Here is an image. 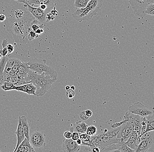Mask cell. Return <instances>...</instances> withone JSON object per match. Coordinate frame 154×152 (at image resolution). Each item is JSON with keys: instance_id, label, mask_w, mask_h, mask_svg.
Returning <instances> with one entry per match:
<instances>
[{"instance_id": "1", "label": "cell", "mask_w": 154, "mask_h": 152, "mask_svg": "<svg viewBox=\"0 0 154 152\" xmlns=\"http://www.w3.org/2000/svg\"><path fill=\"white\" fill-rule=\"evenodd\" d=\"M34 17L29 11L18 10L12 12L5 21L7 30L12 34L14 41L19 44L28 41V31Z\"/></svg>"}, {"instance_id": "2", "label": "cell", "mask_w": 154, "mask_h": 152, "mask_svg": "<svg viewBox=\"0 0 154 152\" xmlns=\"http://www.w3.org/2000/svg\"><path fill=\"white\" fill-rule=\"evenodd\" d=\"M57 79H53L44 73L38 74L30 69L25 80V84L32 83L36 86L35 96L42 97L51 87Z\"/></svg>"}, {"instance_id": "3", "label": "cell", "mask_w": 154, "mask_h": 152, "mask_svg": "<svg viewBox=\"0 0 154 152\" xmlns=\"http://www.w3.org/2000/svg\"><path fill=\"white\" fill-rule=\"evenodd\" d=\"M102 5V0H90L84 8H76L72 13V17L79 22L90 20L100 11Z\"/></svg>"}, {"instance_id": "4", "label": "cell", "mask_w": 154, "mask_h": 152, "mask_svg": "<svg viewBox=\"0 0 154 152\" xmlns=\"http://www.w3.org/2000/svg\"><path fill=\"white\" fill-rule=\"evenodd\" d=\"M119 129V128L112 129L102 134L91 136L94 146L100 147L101 151L105 147L120 142V139L117 137Z\"/></svg>"}, {"instance_id": "5", "label": "cell", "mask_w": 154, "mask_h": 152, "mask_svg": "<svg viewBox=\"0 0 154 152\" xmlns=\"http://www.w3.org/2000/svg\"><path fill=\"white\" fill-rule=\"evenodd\" d=\"M29 69L34 73L38 74L44 73L53 79H57V73L51 67L46 64L45 59L34 58L29 60L27 63Z\"/></svg>"}, {"instance_id": "6", "label": "cell", "mask_w": 154, "mask_h": 152, "mask_svg": "<svg viewBox=\"0 0 154 152\" xmlns=\"http://www.w3.org/2000/svg\"><path fill=\"white\" fill-rule=\"evenodd\" d=\"M30 143L35 152H44L46 150L45 135L42 132L36 131L30 135Z\"/></svg>"}, {"instance_id": "7", "label": "cell", "mask_w": 154, "mask_h": 152, "mask_svg": "<svg viewBox=\"0 0 154 152\" xmlns=\"http://www.w3.org/2000/svg\"><path fill=\"white\" fill-rule=\"evenodd\" d=\"M130 5L136 15L143 17L146 14L145 9L150 4L154 3L152 0H128Z\"/></svg>"}, {"instance_id": "8", "label": "cell", "mask_w": 154, "mask_h": 152, "mask_svg": "<svg viewBox=\"0 0 154 152\" xmlns=\"http://www.w3.org/2000/svg\"><path fill=\"white\" fill-rule=\"evenodd\" d=\"M131 113L139 115L141 117L148 116L154 113V112L147 106L140 102H135L130 106L128 110Z\"/></svg>"}, {"instance_id": "9", "label": "cell", "mask_w": 154, "mask_h": 152, "mask_svg": "<svg viewBox=\"0 0 154 152\" xmlns=\"http://www.w3.org/2000/svg\"><path fill=\"white\" fill-rule=\"evenodd\" d=\"M14 1H17L19 2L23 3L24 4L26 5L28 7V10L29 12L38 22L43 23L46 20V14H45L44 11L40 9V7H34L33 6L29 4L26 0H14Z\"/></svg>"}, {"instance_id": "10", "label": "cell", "mask_w": 154, "mask_h": 152, "mask_svg": "<svg viewBox=\"0 0 154 152\" xmlns=\"http://www.w3.org/2000/svg\"><path fill=\"white\" fill-rule=\"evenodd\" d=\"M124 119L129 121L133 126L134 131L136 132L138 135H140L141 133V122L142 117L139 115H136L128 111L125 113Z\"/></svg>"}, {"instance_id": "11", "label": "cell", "mask_w": 154, "mask_h": 152, "mask_svg": "<svg viewBox=\"0 0 154 152\" xmlns=\"http://www.w3.org/2000/svg\"><path fill=\"white\" fill-rule=\"evenodd\" d=\"M119 129L117 138L119 139L123 138L125 142H126L134 131L132 124L129 121H127L125 124L119 127Z\"/></svg>"}, {"instance_id": "12", "label": "cell", "mask_w": 154, "mask_h": 152, "mask_svg": "<svg viewBox=\"0 0 154 152\" xmlns=\"http://www.w3.org/2000/svg\"><path fill=\"white\" fill-rule=\"evenodd\" d=\"M62 150L65 152H76L79 151L81 146L78 145L75 141L72 140V138L63 140L62 145Z\"/></svg>"}, {"instance_id": "13", "label": "cell", "mask_w": 154, "mask_h": 152, "mask_svg": "<svg viewBox=\"0 0 154 152\" xmlns=\"http://www.w3.org/2000/svg\"><path fill=\"white\" fill-rule=\"evenodd\" d=\"M139 136L138 133L136 132L133 131L128 140L125 142L126 145L131 149L134 150L135 152L136 150L138 145L141 141Z\"/></svg>"}, {"instance_id": "14", "label": "cell", "mask_w": 154, "mask_h": 152, "mask_svg": "<svg viewBox=\"0 0 154 152\" xmlns=\"http://www.w3.org/2000/svg\"><path fill=\"white\" fill-rule=\"evenodd\" d=\"M154 143V136H152L148 139L141 140L135 152H147L153 145Z\"/></svg>"}, {"instance_id": "15", "label": "cell", "mask_w": 154, "mask_h": 152, "mask_svg": "<svg viewBox=\"0 0 154 152\" xmlns=\"http://www.w3.org/2000/svg\"><path fill=\"white\" fill-rule=\"evenodd\" d=\"M15 134L17 136V142L16 144V147L14 150V152H16V150L18 149L19 145L21 144V142H23L25 138V136L24 135L23 131V127H22V122H21V117H19L18 119V126H17V129L15 132Z\"/></svg>"}, {"instance_id": "16", "label": "cell", "mask_w": 154, "mask_h": 152, "mask_svg": "<svg viewBox=\"0 0 154 152\" xmlns=\"http://www.w3.org/2000/svg\"><path fill=\"white\" fill-rule=\"evenodd\" d=\"M16 152H35L33 147L30 143L29 141L25 137L23 141L19 145Z\"/></svg>"}, {"instance_id": "17", "label": "cell", "mask_w": 154, "mask_h": 152, "mask_svg": "<svg viewBox=\"0 0 154 152\" xmlns=\"http://www.w3.org/2000/svg\"><path fill=\"white\" fill-rule=\"evenodd\" d=\"M120 142L115 143V150L114 152H133L134 150L129 148L124 141L123 138H120Z\"/></svg>"}, {"instance_id": "18", "label": "cell", "mask_w": 154, "mask_h": 152, "mask_svg": "<svg viewBox=\"0 0 154 152\" xmlns=\"http://www.w3.org/2000/svg\"><path fill=\"white\" fill-rule=\"evenodd\" d=\"M79 138L81 139V146H88L92 147H95L92 142V137L85 133L79 134Z\"/></svg>"}, {"instance_id": "19", "label": "cell", "mask_w": 154, "mask_h": 152, "mask_svg": "<svg viewBox=\"0 0 154 152\" xmlns=\"http://www.w3.org/2000/svg\"><path fill=\"white\" fill-rule=\"evenodd\" d=\"M21 119L24 135L25 137L29 141L30 137V126L28 122L27 118L26 116H22L21 117Z\"/></svg>"}, {"instance_id": "20", "label": "cell", "mask_w": 154, "mask_h": 152, "mask_svg": "<svg viewBox=\"0 0 154 152\" xmlns=\"http://www.w3.org/2000/svg\"><path fill=\"white\" fill-rule=\"evenodd\" d=\"M29 4L32 5L34 4L41 5H46L48 7L52 6L54 3L55 0H26Z\"/></svg>"}, {"instance_id": "21", "label": "cell", "mask_w": 154, "mask_h": 152, "mask_svg": "<svg viewBox=\"0 0 154 152\" xmlns=\"http://www.w3.org/2000/svg\"><path fill=\"white\" fill-rule=\"evenodd\" d=\"M30 69H29L28 65L26 62L21 61L19 68V71L20 75L19 76H22L26 80V77L27 74L28 73Z\"/></svg>"}, {"instance_id": "22", "label": "cell", "mask_w": 154, "mask_h": 152, "mask_svg": "<svg viewBox=\"0 0 154 152\" xmlns=\"http://www.w3.org/2000/svg\"><path fill=\"white\" fill-rule=\"evenodd\" d=\"M8 57L7 56H3L0 61V85L2 84L4 79V71L7 61L8 59Z\"/></svg>"}, {"instance_id": "23", "label": "cell", "mask_w": 154, "mask_h": 152, "mask_svg": "<svg viewBox=\"0 0 154 152\" xmlns=\"http://www.w3.org/2000/svg\"><path fill=\"white\" fill-rule=\"evenodd\" d=\"M1 88L5 91L15 90V86L14 84L8 81H5L1 85Z\"/></svg>"}, {"instance_id": "24", "label": "cell", "mask_w": 154, "mask_h": 152, "mask_svg": "<svg viewBox=\"0 0 154 152\" xmlns=\"http://www.w3.org/2000/svg\"><path fill=\"white\" fill-rule=\"evenodd\" d=\"M26 88V93L29 95H34L35 96V91H36V86L32 83H28L25 84Z\"/></svg>"}, {"instance_id": "25", "label": "cell", "mask_w": 154, "mask_h": 152, "mask_svg": "<svg viewBox=\"0 0 154 152\" xmlns=\"http://www.w3.org/2000/svg\"><path fill=\"white\" fill-rule=\"evenodd\" d=\"M90 0H75L74 6L76 8H84L87 5Z\"/></svg>"}, {"instance_id": "26", "label": "cell", "mask_w": 154, "mask_h": 152, "mask_svg": "<svg viewBox=\"0 0 154 152\" xmlns=\"http://www.w3.org/2000/svg\"><path fill=\"white\" fill-rule=\"evenodd\" d=\"M29 27L32 30L35 32L37 29H39L43 28H44V26H43V24H38V21L35 19L30 23Z\"/></svg>"}, {"instance_id": "27", "label": "cell", "mask_w": 154, "mask_h": 152, "mask_svg": "<svg viewBox=\"0 0 154 152\" xmlns=\"http://www.w3.org/2000/svg\"><path fill=\"white\" fill-rule=\"evenodd\" d=\"M97 132V129L95 126H88L87 129L86 133L90 136H92L96 135Z\"/></svg>"}, {"instance_id": "28", "label": "cell", "mask_w": 154, "mask_h": 152, "mask_svg": "<svg viewBox=\"0 0 154 152\" xmlns=\"http://www.w3.org/2000/svg\"><path fill=\"white\" fill-rule=\"evenodd\" d=\"M144 13L147 15H154V3L150 4L146 8Z\"/></svg>"}, {"instance_id": "29", "label": "cell", "mask_w": 154, "mask_h": 152, "mask_svg": "<svg viewBox=\"0 0 154 152\" xmlns=\"http://www.w3.org/2000/svg\"><path fill=\"white\" fill-rule=\"evenodd\" d=\"M154 136V130L148 132H144L142 134L140 135V140H144V139H148L152 136Z\"/></svg>"}, {"instance_id": "30", "label": "cell", "mask_w": 154, "mask_h": 152, "mask_svg": "<svg viewBox=\"0 0 154 152\" xmlns=\"http://www.w3.org/2000/svg\"><path fill=\"white\" fill-rule=\"evenodd\" d=\"M38 35L36 34L35 32L33 30H30L28 33V39L29 40H32L35 38H38Z\"/></svg>"}, {"instance_id": "31", "label": "cell", "mask_w": 154, "mask_h": 152, "mask_svg": "<svg viewBox=\"0 0 154 152\" xmlns=\"http://www.w3.org/2000/svg\"><path fill=\"white\" fill-rule=\"evenodd\" d=\"M127 121H128V120L123 119V120L120 122V123H113V124L111 125V127L112 129H115V128L120 127V126H121L123 124H125Z\"/></svg>"}, {"instance_id": "32", "label": "cell", "mask_w": 154, "mask_h": 152, "mask_svg": "<svg viewBox=\"0 0 154 152\" xmlns=\"http://www.w3.org/2000/svg\"><path fill=\"white\" fill-rule=\"evenodd\" d=\"M66 95L67 98H69V99H72V98H74L75 97V91L71 89L67 90L66 93Z\"/></svg>"}, {"instance_id": "33", "label": "cell", "mask_w": 154, "mask_h": 152, "mask_svg": "<svg viewBox=\"0 0 154 152\" xmlns=\"http://www.w3.org/2000/svg\"><path fill=\"white\" fill-rule=\"evenodd\" d=\"M6 47L8 51V54H11L14 52V46L12 45V44H8Z\"/></svg>"}, {"instance_id": "34", "label": "cell", "mask_w": 154, "mask_h": 152, "mask_svg": "<svg viewBox=\"0 0 154 152\" xmlns=\"http://www.w3.org/2000/svg\"><path fill=\"white\" fill-rule=\"evenodd\" d=\"M6 47H3V49H0V53L2 54V56H7L8 54V51Z\"/></svg>"}, {"instance_id": "35", "label": "cell", "mask_w": 154, "mask_h": 152, "mask_svg": "<svg viewBox=\"0 0 154 152\" xmlns=\"http://www.w3.org/2000/svg\"><path fill=\"white\" fill-rule=\"evenodd\" d=\"M80 118L82 119V120H83V121H85V120H87L89 118L87 116L86 113H85V110L82 111L81 113H80L79 115Z\"/></svg>"}, {"instance_id": "36", "label": "cell", "mask_w": 154, "mask_h": 152, "mask_svg": "<svg viewBox=\"0 0 154 152\" xmlns=\"http://www.w3.org/2000/svg\"><path fill=\"white\" fill-rule=\"evenodd\" d=\"M72 140L74 141H76L77 139L79 138V133L76 132H74L72 133Z\"/></svg>"}, {"instance_id": "37", "label": "cell", "mask_w": 154, "mask_h": 152, "mask_svg": "<svg viewBox=\"0 0 154 152\" xmlns=\"http://www.w3.org/2000/svg\"><path fill=\"white\" fill-rule=\"evenodd\" d=\"M82 133H86L87 129L88 127V126L84 122H82Z\"/></svg>"}, {"instance_id": "38", "label": "cell", "mask_w": 154, "mask_h": 152, "mask_svg": "<svg viewBox=\"0 0 154 152\" xmlns=\"http://www.w3.org/2000/svg\"><path fill=\"white\" fill-rule=\"evenodd\" d=\"M72 132L70 131H66L63 133V136L65 138L67 139H70L72 137Z\"/></svg>"}, {"instance_id": "39", "label": "cell", "mask_w": 154, "mask_h": 152, "mask_svg": "<svg viewBox=\"0 0 154 152\" xmlns=\"http://www.w3.org/2000/svg\"><path fill=\"white\" fill-rule=\"evenodd\" d=\"M85 113L87 115V116L88 117V118H90L91 117L92 115V112L91 111V110L89 109L86 110H85Z\"/></svg>"}, {"instance_id": "40", "label": "cell", "mask_w": 154, "mask_h": 152, "mask_svg": "<svg viewBox=\"0 0 154 152\" xmlns=\"http://www.w3.org/2000/svg\"><path fill=\"white\" fill-rule=\"evenodd\" d=\"M91 152H101V150L100 147H94L92 148Z\"/></svg>"}, {"instance_id": "41", "label": "cell", "mask_w": 154, "mask_h": 152, "mask_svg": "<svg viewBox=\"0 0 154 152\" xmlns=\"http://www.w3.org/2000/svg\"><path fill=\"white\" fill-rule=\"evenodd\" d=\"M6 19V17L4 14H0V22H5V20Z\"/></svg>"}, {"instance_id": "42", "label": "cell", "mask_w": 154, "mask_h": 152, "mask_svg": "<svg viewBox=\"0 0 154 152\" xmlns=\"http://www.w3.org/2000/svg\"><path fill=\"white\" fill-rule=\"evenodd\" d=\"M44 29H43V28H41V29H37V30L35 32V33H36V34H37L38 35H42L43 33V32H44Z\"/></svg>"}, {"instance_id": "43", "label": "cell", "mask_w": 154, "mask_h": 152, "mask_svg": "<svg viewBox=\"0 0 154 152\" xmlns=\"http://www.w3.org/2000/svg\"><path fill=\"white\" fill-rule=\"evenodd\" d=\"M8 40L7 39H3L2 42V47H6L8 44Z\"/></svg>"}, {"instance_id": "44", "label": "cell", "mask_w": 154, "mask_h": 152, "mask_svg": "<svg viewBox=\"0 0 154 152\" xmlns=\"http://www.w3.org/2000/svg\"><path fill=\"white\" fill-rule=\"evenodd\" d=\"M39 7H40V9H41V10L44 11L47 9L48 6H47V5H40Z\"/></svg>"}, {"instance_id": "45", "label": "cell", "mask_w": 154, "mask_h": 152, "mask_svg": "<svg viewBox=\"0 0 154 152\" xmlns=\"http://www.w3.org/2000/svg\"><path fill=\"white\" fill-rule=\"evenodd\" d=\"M76 143H77V144L78 145H79V146H82V142L81 139H80V138H79V139H77L76 141Z\"/></svg>"}, {"instance_id": "46", "label": "cell", "mask_w": 154, "mask_h": 152, "mask_svg": "<svg viewBox=\"0 0 154 152\" xmlns=\"http://www.w3.org/2000/svg\"><path fill=\"white\" fill-rule=\"evenodd\" d=\"M65 89H66V90H69V89H70V86L69 85H66L65 86Z\"/></svg>"}, {"instance_id": "47", "label": "cell", "mask_w": 154, "mask_h": 152, "mask_svg": "<svg viewBox=\"0 0 154 152\" xmlns=\"http://www.w3.org/2000/svg\"><path fill=\"white\" fill-rule=\"evenodd\" d=\"M70 89H72V90H74V91H75V87L74 85H72V86H71V87H70Z\"/></svg>"}, {"instance_id": "48", "label": "cell", "mask_w": 154, "mask_h": 152, "mask_svg": "<svg viewBox=\"0 0 154 152\" xmlns=\"http://www.w3.org/2000/svg\"><path fill=\"white\" fill-rule=\"evenodd\" d=\"M2 54H1V53H0V60L2 59Z\"/></svg>"}, {"instance_id": "49", "label": "cell", "mask_w": 154, "mask_h": 152, "mask_svg": "<svg viewBox=\"0 0 154 152\" xmlns=\"http://www.w3.org/2000/svg\"><path fill=\"white\" fill-rule=\"evenodd\" d=\"M152 1H154V0H152Z\"/></svg>"}]
</instances>
